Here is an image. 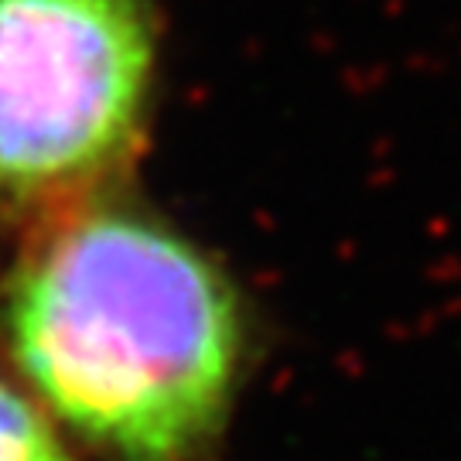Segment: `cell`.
Wrapping results in <instances>:
<instances>
[{"instance_id": "obj_3", "label": "cell", "mask_w": 461, "mask_h": 461, "mask_svg": "<svg viewBox=\"0 0 461 461\" xmlns=\"http://www.w3.org/2000/svg\"><path fill=\"white\" fill-rule=\"evenodd\" d=\"M0 461H79L72 441L7 366H0Z\"/></svg>"}, {"instance_id": "obj_1", "label": "cell", "mask_w": 461, "mask_h": 461, "mask_svg": "<svg viewBox=\"0 0 461 461\" xmlns=\"http://www.w3.org/2000/svg\"><path fill=\"white\" fill-rule=\"evenodd\" d=\"M0 352L68 441L103 461H219L253 356L232 274L110 188L21 236Z\"/></svg>"}, {"instance_id": "obj_2", "label": "cell", "mask_w": 461, "mask_h": 461, "mask_svg": "<svg viewBox=\"0 0 461 461\" xmlns=\"http://www.w3.org/2000/svg\"><path fill=\"white\" fill-rule=\"evenodd\" d=\"M150 0H0V230L120 185L148 131Z\"/></svg>"}]
</instances>
